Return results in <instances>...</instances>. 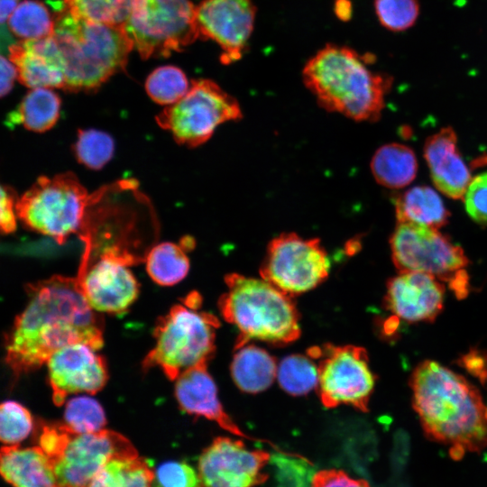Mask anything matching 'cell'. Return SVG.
<instances>
[{"label": "cell", "instance_id": "6da1fadb", "mask_svg": "<svg viewBox=\"0 0 487 487\" xmlns=\"http://www.w3.org/2000/svg\"><path fill=\"white\" fill-rule=\"evenodd\" d=\"M29 302L7 337L5 362L16 374L47 363L57 350L104 344L102 318L84 297L77 278L54 275L27 288Z\"/></svg>", "mask_w": 487, "mask_h": 487}, {"label": "cell", "instance_id": "7a4b0ae2", "mask_svg": "<svg viewBox=\"0 0 487 487\" xmlns=\"http://www.w3.org/2000/svg\"><path fill=\"white\" fill-rule=\"evenodd\" d=\"M412 406L425 436L479 452L487 446V406L464 377L432 360L419 363L409 381Z\"/></svg>", "mask_w": 487, "mask_h": 487}, {"label": "cell", "instance_id": "3957f363", "mask_svg": "<svg viewBox=\"0 0 487 487\" xmlns=\"http://www.w3.org/2000/svg\"><path fill=\"white\" fill-rule=\"evenodd\" d=\"M375 58L328 43L305 64L302 79L319 105L355 121L379 119L392 78L372 69Z\"/></svg>", "mask_w": 487, "mask_h": 487}, {"label": "cell", "instance_id": "277c9868", "mask_svg": "<svg viewBox=\"0 0 487 487\" xmlns=\"http://www.w3.org/2000/svg\"><path fill=\"white\" fill-rule=\"evenodd\" d=\"M54 22L53 37L64 61L65 91L96 90L124 69L133 45L124 27L82 19L63 5Z\"/></svg>", "mask_w": 487, "mask_h": 487}, {"label": "cell", "instance_id": "5b68a950", "mask_svg": "<svg viewBox=\"0 0 487 487\" xmlns=\"http://www.w3.org/2000/svg\"><path fill=\"white\" fill-rule=\"evenodd\" d=\"M225 281L227 291L218 305L223 317L240 332L236 348L253 338L286 345L299 337V316L291 296L263 279L231 273Z\"/></svg>", "mask_w": 487, "mask_h": 487}, {"label": "cell", "instance_id": "8992f818", "mask_svg": "<svg viewBox=\"0 0 487 487\" xmlns=\"http://www.w3.org/2000/svg\"><path fill=\"white\" fill-rule=\"evenodd\" d=\"M197 300L198 296H191L187 306L175 305L158 319L155 345L142 361L143 370L159 367L175 381L183 372L213 357L219 322L213 315L197 310Z\"/></svg>", "mask_w": 487, "mask_h": 487}, {"label": "cell", "instance_id": "52a82bcc", "mask_svg": "<svg viewBox=\"0 0 487 487\" xmlns=\"http://www.w3.org/2000/svg\"><path fill=\"white\" fill-rule=\"evenodd\" d=\"M95 198L71 172L42 176L17 199L15 211L27 228L62 244L81 233Z\"/></svg>", "mask_w": 487, "mask_h": 487}, {"label": "cell", "instance_id": "ba28073f", "mask_svg": "<svg viewBox=\"0 0 487 487\" xmlns=\"http://www.w3.org/2000/svg\"><path fill=\"white\" fill-rule=\"evenodd\" d=\"M189 0H132L124 28L142 59L167 57L198 37Z\"/></svg>", "mask_w": 487, "mask_h": 487}, {"label": "cell", "instance_id": "9c48e42d", "mask_svg": "<svg viewBox=\"0 0 487 487\" xmlns=\"http://www.w3.org/2000/svg\"><path fill=\"white\" fill-rule=\"evenodd\" d=\"M242 115L234 96L216 82L203 78L192 80L184 96L167 106L155 120L178 143L197 147L210 139L218 125Z\"/></svg>", "mask_w": 487, "mask_h": 487}, {"label": "cell", "instance_id": "30bf717a", "mask_svg": "<svg viewBox=\"0 0 487 487\" xmlns=\"http://www.w3.org/2000/svg\"><path fill=\"white\" fill-rule=\"evenodd\" d=\"M133 444L107 429L78 433L60 424L58 448L51 460L59 487H88L96 473L115 458L136 457Z\"/></svg>", "mask_w": 487, "mask_h": 487}, {"label": "cell", "instance_id": "8fae6325", "mask_svg": "<svg viewBox=\"0 0 487 487\" xmlns=\"http://www.w3.org/2000/svg\"><path fill=\"white\" fill-rule=\"evenodd\" d=\"M330 262L318 238L283 233L269 244L260 269L262 279L289 296L316 288L329 273Z\"/></svg>", "mask_w": 487, "mask_h": 487}, {"label": "cell", "instance_id": "7c38bea8", "mask_svg": "<svg viewBox=\"0 0 487 487\" xmlns=\"http://www.w3.org/2000/svg\"><path fill=\"white\" fill-rule=\"evenodd\" d=\"M308 354L321 360L317 366V389L325 407L343 404L368 410L375 379L364 348L326 345L323 349L314 347Z\"/></svg>", "mask_w": 487, "mask_h": 487}, {"label": "cell", "instance_id": "4fadbf2b", "mask_svg": "<svg viewBox=\"0 0 487 487\" xmlns=\"http://www.w3.org/2000/svg\"><path fill=\"white\" fill-rule=\"evenodd\" d=\"M140 262L142 257L117 244L102 248L97 258L81 260L76 278L89 306L99 312L125 311L139 294L128 267Z\"/></svg>", "mask_w": 487, "mask_h": 487}, {"label": "cell", "instance_id": "5bb4252c", "mask_svg": "<svg viewBox=\"0 0 487 487\" xmlns=\"http://www.w3.org/2000/svg\"><path fill=\"white\" fill-rule=\"evenodd\" d=\"M390 246L399 271L425 272L447 283L470 262L462 247L438 229L408 222H397Z\"/></svg>", "mask_w": 487, "mask_h": 487}, {"label": "cell", "instance_id": "9a60e30c", "mask_svg": "<svg viewBox=\"0 0 487 487\" xmlns=\"http://www.w3.org/2000/svg\"><path fill=\"white\" fill-rule=\"evenodd\" d=\"M271 461L264 450H251L242 440L218 436L201 453L198 477L202 487H257L268 474Z\"/></svg>", "mask_w": 487, "mask_h": 487}, {"label": "cell", "instance_id": "2e32d148", "mask_svg": "<svg viewBox=\"0 0 487 487\" xmlns=\"http://www.w3.org/2000/svg\"><path fill=\"white\" fill-rule=\"evenodd\" d=\"M256 6L253 0H203L195 7L199 37L210 39L222 50L220 60H239L254 28Z\"/></svg>", "mask_w": 487, "mask_h": 487}, {"label": "cell", "instance_id": "e0dca14e", "mask_svg": "<svg viewBox=\"0 0 487 487\" xmlns=\"http://www.w3.org/2000/svg\"><path fill=\"white\" fill-rule=\"evenodd\" d=\"M96 351L88 345L77 343L51 355L47 365L55 405H62L70 394H95L105 386L107 369L104 358Z\"/></svg>", "mask_w": 487, "mask_h": 487}, {"label": "cell", "instance_id": "ac0fdd59", "mask_svg": "<svg viewBox=\"0 0 487 487\" xmlns=\"http://www.w3.org/2000/svg\"><path fill=\"white\" fill-rule=\"evenodd\" d=\"M445 286L435 276L399 271L387 282L385 306L393 317L409 323H433L444 307Z\"/></svg>", "mask_w": 487, "mask_h": 487}, {"label": "cell", "instance_id": "d6986e66", "mask_svg": "<svg viewBox=\"0 0 487 487\" xmlns=\"http://www.w3.org/2000/svg\"><path fill=\"white\" fill-rule=\"evenodd\" d=\"M9 55L16 68L17 78L23 85L32 88L63 89L64 61L53 35L12 44Z\"/></svg>", "mask_w": 487, "mask_h": 487}, {"label": "cell", "instance_id": "ffe728a7", "mask_svg": "<svg viewBox=\"0 0 487 487\" xmlns=\"http://www.w3.org/2000/svg\"><path fill=\"white\" fill-rule=\"evenodd\" d=\"M424 157L435 187L450 198H463L472 177L458 150L455 131L445 127L429 136Z\"/></svg>", "mask_w": 487, "mask_h": 487}, {"label": "cell", "instance_id": "44dd1931", "mask_svg": "<svg viewBox=\"0 0 487 487\" xmlns=\"http://www.w3.org/2000/svg\"><path fill=\"white\" fill-rule=\"evenodd\" d=\"M207 365V363H198L175 380V396L179 407L188 414L215 421L235 436L250 439L225 412Z\"/></svg>", "mask_w": 487, "mask_h": 487}, {"label": "cell", "instance_id": "7402d4cb", "mask_svg": "<svg viewBox=\"0 0 487 487\" xmlns=\"http://www.w3.org/2000/svg\"><path fill=\"white\" fill-rule=\"evenodd\" d=\"M0 475L13 487H59L53 466L39 446L1 447Z\"/></svg>", "mask_w": 487, "mask_h": 487}, {"label": "cell", "instance_id": "603a6c76", "mask_svg": "<svg viewBox=\"0 0 487 487\" xmlns=\"http://www.w3.org/2000/svg\"><path fill=\"white\" fill-rule=\"evenodd\" d=\"M398 222L439 229L447 223L449 212L438 193L427 186H416L395 199Z\"/></svg>", "mask_w": 487, "mask_h": 487}, {"label": "cell", "instance_id": "cb8c5ba5", "mask_svg": "<svg viewBox=\"0 0 487 487\" xmlns=\"http://www.w3.org/2000/svg\"><path fill=\"white\" fill-rule=\"evenodd\" d=\"M234 354L231 363L232 377L239 389L257 393L268 389L277 376L275 359L265 350L246 344Z\"/></svg>", "mask_w": 487, "mask_h": 487}, {"label": "cell", "instance_id": "d4e9b609", "mask_svg": "<svg viewBox=\"0 0 487 487\" xmlns=\"http://www.w3.org/2000/svg\"><path fill=\"white\" fill-rule=\"evenodd\" d=\"M371 169L380 185L388 188H401L416 178L418 161L414 152L407 145L390 143L376 151Z\"/></svg>", "mask_w": 487, "mask_h": 487}, {"label": "cell", "instance_id": "484cf974", "mask_svg": "<svg viewBox=\"0 0 487 487\" xmlns=\"http://www.w3.org/2000/svg\"><path fill=\"white\" fill-rule=\"evenodd\" d=\"M60 106V96L51 88H32L11 114L10 122L32 132H46L57 123Z\"/></svg>", "mask_w": 487, "mask_h": 487}, {"label": "cell", "instance_id": "4316f807", "mask_svg": "<svg viewBox=\"0 0 487 487\" xmlns=\"http://www.w3.org/2000/svg\"><path fill=\"white\" fill-rule=\"evenodd\" d=\"M146 271L153 281L171 286L181 281L189 270V260L182 244L165 242L145 254Z\"/></svg>", "mask_w": 487, "mask_h": 487}, {"label": "cell", "instance_id": "83f0119b", "mask_svg": "<svg viewBox=\"0 0 487 487\" xmlns=\"http://www.w3.org/2000/svg\"><path fill=\"white\" fill-rule=\"evenodd\" d=\"M153 475L144 458H115L96 473L88 487H152Z\"/></svg>", "mask_w": 487, "mask_h": 487}, {"label": "cell", "instance_id": "f1b7e54d", "mask_svg": "<svg viewBox=\"0 0 487 487\" xmlns=\"http://www.w3.org/2000/svg\"><path fill=\"white\" fill-rule=\"evenodd\" d=\"M54 16L48 7L37 0L20 3L8 19L12 33L23 40H36L52 36Z\"/></svg>", "mask_w": 487, "mask_h": 487}, {"label": "cell", "instance_id": "f546056e", "mask_svg": "<svg viewBox=\"0 0 487 487\" xmlns=\"http://www.w3.org/2000/svg\"><path fill=\"white\" fill-rule=\"evenodd\" d=\"M132 0H63L73 14L96 23L124 27L131 11Z\"/></svg>", "mask_w": 487, "mask_h": 487}, {"label": "cell", "instance_id": "4dcf8cb0", "mask_svg": "<svg viewBox=\"0 0 487 487\" xmlns=\"http://www.w3.org/2000/svg\"><path fill=\"white\" fill-rule=\"evenodd\" d=\"M277 378L280 387L293 396L308 393L318 383V368L308 357L291 354L280 363Z\"/></svg>", "mask_w": 487, "mask_h": 487}, {"label": "cell", "instance_id": "1f68e13d", "mask_svg": "<svg viewBox=\"0 0 487 487\" xmlns=\"http://www.w3.org/2000/svg\"><path fill=\"white\" fill-rule=\"evenodd\" d=\"M145 89L154 102L170 106L183 97L189 86L185 73L180 69L167 65L155 69L148 76Z\"/></svg>", "mask_w": 487, "mask_h": 487}, {"label": "cell", "instance_id": "d6a6232c", "mask_svg": "<svg viewBox=\"0 0 487 487\" xmlns=\"http://www.w3.org/2000/svg\"><path fill=\"white\" fill-rule=\"evenodd\" d=\"M73 149L80 164L96 170L112 159L115 142L110 134L100 130H78Z\"/></svg>", "mask_w": 487, "mask_h": 487}, {"label": "cell", "instance_id": "836d02e7", "mask_svg": "<svg viewBox=\"0 0 487 487\" xmlns=\"http://www.w3.org/2000/svg\"><path fill=\"white\" fill-rule=\"evenodd\" d=\"M65 425L78 433H92L104 429L106 414L93 398L79 396L69 400L64 410Z\"/></svg>", "mask_w": 487, "mask_h": 487}, {"label": "cell", "instance_id": "e575fe53", "mask_svg": "<svg viewBox=\"0 0 487 487\" xmlns=\"http://www.w3.org/2000/svg\"><path fill=\"white\" fill-rule=\"evenodd\" d=\"M373 5L381 25L391 32L411 28L419 15L418 0H374Z\"/></svg>", "mask_w": 487, "mask_h": 487}, {"label": "cell", "instance_id": "d590c367", "mask_svg": "<svg viewBox=\"0 0 487 487\" xmlns=\"http://www.w3.org/2000/svg\"><path fill=\"white\" fill-rule=\"evenodd\" d=\"M33 427L29 410L15 401L0 404V441L7 445H17L24 440Z\"/></svg>", "mask_w": 487, "mask_h": 487}, {"label": "cell", "instance_id": "8d00e7d4", "mask_svg": "<svg viewBox=\"0 0 487 487\" xmlns=\"http://www.w3.org/2000/svg\"><path fill=\"white\" fill-rule=\"evenodd\" d=\"M271 460L276 466L277 487H308L311 484L312 469L302 456L278 453L271 455Z\"/></svg>", "mask_w": 487, "mask_h": 487}, {"label": "cell", "instance_id": "74e56055", "mask_svg": "<svg viewBox=\"0 0 487 487\" xmlns=\"http://www.w3.org/2000/svg\"><path fill=\"white\" fill-rule=\"evenodd\" d=\"M152 487H202L198 474L188 464L170 461L154 472Z\"/></svg>", "mask_w": 487, "mask_h": 487}, {"label": "cell", "instance_id": "f35d334b", "mask_svg": "<svg viewBox=\"0 0 487 487\" xmlns=\"http://www.w3.org/2000/svg\"><path fill=\"white\" fill-rule=\"evenodd\" d=\"M463 198L468 216L475 223L487 226V172L471 179Z\"/></svg>", "mask_w": 487, "mask_h": 487}, {"label": "cell", "instance_id": "ab89813d", "mask_svg": "<svg viewBox=\"0 0 487 487\" xmlns=\"http://www.w3.org/2000/svg\"><path fill=\"white\" fill-rule=\"evenodd\" d=\"M310 487H370L364 479H355L337 469L321 470L313 474Z\"/></svg>", "mask_w": 487, "mask_h": 487}, {"label": "cell", "instance_id": "60d3db41", "mask_svg": "<svg viewBox=\"0 0 487 487\" xmlns=\"http://www.w3.org/2000/svg\"><path fill=\"white\" fill-rule=\"evenodd\" d=\"M17 201V200H16ZM15 196L0 183V234H11L16 229Z\"/></svg>", "mask_w": 487, "mask_h": 487}, {"label": "cell", "instance_id": "b9f144b4", "mask_svg": "<svg viewBox=\"0 0 487 487\" xmlns=\"http://www.w3.org/2000/svg\"><path fill=\"white\" fill-rule=\"evenodd\" d=\"M456 363L477 378L482 384H485L487 381V351L471 348L466 354L461 355Z\"/></svg>", "mask_w": 487, "mask_h": 487}, {"label": "cell", "instance_id": "7bdbcfd3", "mask_svg": "<svg viewBox=\"0 0 487 487\" xmlns=\"http://www.w3.org/2000/svg\"><path fill=\"white\" fill-rule=\"evenodd\" d=\"M17 78V70L11 60L0 55V97L7 95Z\"/></svg>", "mask_w": 487, "mask_h": 487}, {"label": "cell", "instance_id": "ee69618b", "mask_svg": "<svg viewBox=\"0 0 487 487\" xmlns=\"http://www.w3.org/2000/svg\"><path fill=\"white\" fill-rule=\"evenodd\" d=\"M448 285L457 299H464L469 293V277L465 269L457 272Z\"/></svg>", "mask_w": 487, "mask_h": 487}, {"label": "cell", "instance_id": "f6af8a7d", "mask_svg": "<svg viewBox=\"0 0 487 487\" xmlns=\"http://www.w3.org/2000/svg\"><path fill=\"white\" fill-rule=\"evenodd\" d=\"M334 13L342 22H348L353 14V5L351 0H335Z\"/></svg>", "mask_w": 487, "mask_h": 487}, {"label": "cell", "instance_id": "bcb514c9", "mask_svg": "<svg viewBox=\"0 0 487 487\" xmlns=\"http://www.w3.org/2000/svg\"><path fill=\"white\" fill-rule=\"evenodd\" d=\"M17 3L18 0H0V24L9 19Z\"/></svg>", "mask_w": 487, "mask_h": 487}, {"label": "cell", "instance_id": "7dc6e473", "mask_svg": "<svg viewBox=\"0 0 487 487\" xmlns=\"http://www.w3.org/2000/svg\"><path fill=\"white\" fill-rule=\"evenodd\" d=\"M465 451L466 449L464 446L460 444H455L451 446V448L449 449V454L452 459L460 460L464 456Z\"/></svg>", "mask_w": 487, "mask_h": 487}]
</instances>
